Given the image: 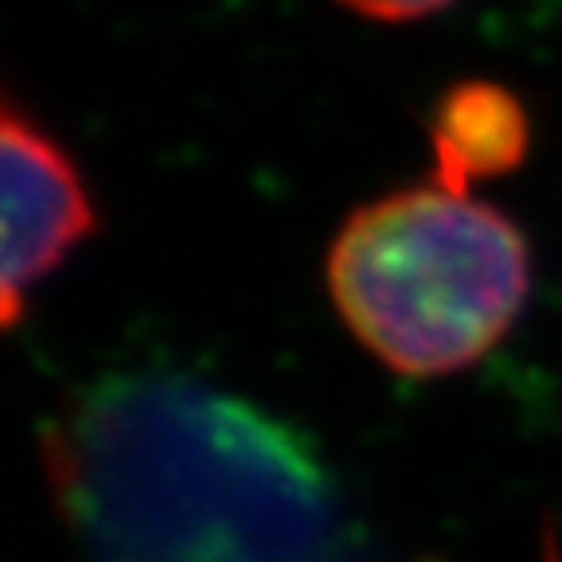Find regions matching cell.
<instances>
[{
  "mask_svg": "<svg viewBox=\"0 0 562 562\" xmlns=\"http://www.w3.org/2000/svg\"><path fill=\"white\" fill-rule=\"evenodd\" d=\"M47 465L87 562H360L308 441L200 379H110Z\"/></svg>",
  "mask_w": 562,
  "mask_h": 562,
  "instance_id": "obj_1",
  "label": "cell"
},
{
  "mask_svg": "<svg viewBox=\"0 0 562 562\" xmlns=\"http://www.w3.org/2000/svg\"><path fill=\"white\" fill-rule=\"evenodd\" d=\"M328 293L383 368L453 375L524 313L531 250L504 211L434 180L351 211L328 250Z\"/></svg>",
  "mask_w": 562,
  "mask_h": 562,
  "instance_id": "obj_2",
  "label": "cell"
},
{
  "mask_svg": "<svg viewBox=\"0 0 562 562\" xmlns=\"http://www.w3.org/2000/svg\"><path fill=\"white\" fill-rule=\"evenodd\" d=\"M0 172H4V270L0 316L16 325L32 297L70 250L98 231V211L79 168L32 117L4 102L0 117Z\"/></svg>",
  "mask_w": 562,
  "mask_h": 562,
  "instance_id": "obj_3",
  "label": "cell"
},
{
  "mask_svg": "<svg viewBox=\"0 0 562 562\" xmlns=\"http://www.w3.org/2000/svg\"><path fill=\"white\" fill-rule=\"evenodd\" d=\"M430 137L438 157L434 180L469 192L473 180H492L524 165L531 122L512 90L496 82H461L438 102Z\"/></svg>",
  "mask_w": 562,
  "mask_h": 562,
  "instance_id": "obj_4",
  "label": "cell"
},
{
  "mask_svg": "<svg viewBox=\"0 0 562 562\" xmlns=\"http://www.w3.org/2000/svg\"><path fill=\"white\" fill-rule=\"evenodd\" d=\"M340 4L375 20H414V16H426V12L446 9L449 0H340Z\"/></svg>",
  "mask_w": 562,
  "mask_h": 562,
  "instance_id": "obj_5",
  "label": "cell"
},
{
  "mask_svg": "<svg viewBox=\"0 0 562 562\" xmlns=\"http://www.w3.org/2000/svg\"><path fill=\"white\" fill-rule=\"evenodd\" d=\"M543 551H547V562H562V543H559V536H554V531H547Z\"/></svg>",
  "mask_w": 562,
  "mask_h": 562,
  "instance_id": "obj_6",
  "label": "cell"
}]
</instances>
